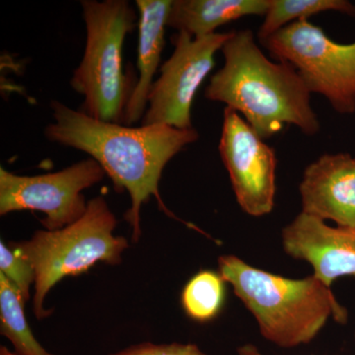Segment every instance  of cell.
Here are the masks:
<instances>
[{
    "mask_svg": "<svg viewBox=\"0 0 355 355\" xmlns=\"http://www.w3.org/2000/svg\"><path fill=\"white\" fill-rule=\"evenodd\" d=\"M53 121L44 128L51 142L89 154L121 190L128 191L130 209L125 220L132 227V242L141 235L140 209L154 196L159 207L173 216L163 203L159 182L163 170L184 147L198 139L196 128L179 130L166 125L128 127L91 118L62 102H51Z\"/></svg>",
    "mask_w": 355,
    "mask_h": 355,
    "instance_id": "obj_1",
    "label": "cell"
},
{
    "mask_svg": "<svg viewBox=\"0 0 355 355\" xmlns=\"http://www.w3.org/2000/svg\"><path fill=\"white\" fill-rule=\"evenodd\" d=\"M224 64L210 78L205 98L224 103L244 116L261 139L294 125L304 135L321 130L311 93L291 65L272 62L256 43L252 30L231 31L221 49Z\"/></svg>",
    "mask_w": 355,
    "mask_h": 355,
    "instance_id": "obj_2",
    "label": "cell"
},
{
    "mask_svg": "<svg viewBox=\"0 0 355 355\" xmlns=\"http://www.w3.org/2000/svg\"><path fill=\"white\" fill-rule=\"evenodd\" d=\"M218 272L253 314L261 336L284 349L308 345L330 318L345 324L349 312L315 275L287 279L248 265L233 254L218 259Z\"/></svg>",
    "mask_w": 355,
    "mask_h": 355,
    "instance_id": "obj_3",
    "label": "cell"
},
{
    "mask_svg": "<svg viewBox=\"0 0 355 355\" xmlns=\"http://www.w3.org/2000/svg\"><path fill=\"white\" fill-rule=\"evenodd\" d=\"M86 44L70 85L84 102L79 111L106 123H123L137 77L123 69L125 37L137 25V14L127 0H83Z\"/></svg>",
    "mask_w": 355,
    "mask_h": 355,
    "instance_id": "obj_4",
    "label": "cell"
},
{
    "mask_svg": "<svg viewBox=\"0 0 355 355\" xmlns=\"http://www.w3.org/2000/svg\"><path fill=\"white\" fill-rule=\"evenodd\" d=\"M116 218L103 197L89 200L78 220L58 230H38L28 241L10 243L9 247L29 261L35 272L34 313L39 320L50 315L44 299L58 282L87 272L98 263L114 266L128 241L114 236Z\"/></svg>",
    "mask_w": 355,
    "mask_h": 355,
    "instance_id": "obj_5",
    "label": "cell"
},
{
    "mask_svg": "<svg viewBox=\"0 0 355 355\" xmlns=\"http://www.w3.org/2000/svg\"><path fill=\"white\" fill-rule=\"evenodd\" d=\"M261 44L277 62L293 67L310 93L324 96L336 113L355 114V42L336 43L303 19Z\"/></svg>",
    "mask_w": 355,
    "mask_h": 355,
    "instance_id": "obj_6",
    "label": "cell"
},
{
    "mask_svg": "<svg viewBox=\"0 0 355 355\" xmlns=\"http://www.w3.org/2000/svg\"><path fill=\"white\" fill-rule=\"evenodd\" d=\"M105 175L93 158L38 176H19L0 168V214L34 210L46 214L42 221L46 230L67 227L87 209L83 191L101 182Z\"/></svg>",
    "mask_w": 355,
    "mask_h": 355,
    "instance_id": "obj_7",
    "label": "cell"
},
{
    "mask_svg": "<svg viewBox=\"0 0 355 355\" xmlns=\"http://www.w3.org/2000/svg\"><path fill=\"white\" fill-rule=\"evenodd\" d=\"M231 32L193 38L184 32L173 37L175 50L160 67L148 96L141 125L193 128L191 106L198 88L214 69V57Z\"/></svg>",
    "mask_w": 355,
    "mask_h": 355,
    "instance_id": "obj_8",
    "label": "cell"
},
{
    "mask_svg": "<svg viewBox=\"0 0 355 355\" xmlns=\"http://www.w3.org/2000/svg\"><path fill=\"white\" fill-rule=\"evenodd\" d=\"M219 153L243 211L265 216L275 209L277 154L233 109H224Z\"/></svg>",
    "mask_w": 355,
    "mask_h": 355,
    "instance_id": "obj_9",
    "label": "cell"
},
{
    "mask_svg": "<svg viewBox=\"0 0 355 355\" xmlns=\"http://www.w3.org/2000/svg\"><path fill=\"white\" fill-rule=\"evenodd\" d=\"M282 240L286 253L307 261L313 275L326 286L342 277H355V227H331L301 212L282 229Z\"/></svg>",
    "mask_w": 355,
    "mask_h": 355,
    "instance_id": "obj_10",
    "label": "cell"
},
{
    "mask_svg": "<svg viewBox=\"0 0 355 355\" xmlns=\"http://www.w3.org/2000/svg\"><path fill=\"white\" fill-rule=\"evenodd\" d=\"M302 212L355 227V158L326 153L306 168L299 186Z\"/></svg>",
    "mask_w": 355,
    "mask_h": 355,
    "instance_id": "obj_11",
    "label": "cell"
},
{
    "mask_svg": "<svg viewBox=\"0 0 355 355\" xmlns=\"http://www.w3.org/2000/svg\"><path fill=\"white\" fill-rule=\"evenodd\" d=\"M139 9V48L137 86L125 110L123 125L132 127L142 121L147 108L154 76L160 67L165 32L172 0H137Z\"/></svg>",
    "mask_w": 355,
    "mask_h": 355,
    "instance_id": "obj_12",
    "label": "cell"
},
{
    "mask_svg": "<svg viewBox=\"0 0 355 355\" xmlns=\"http://www.w3.org/2000/svg\"><path fill=\"white\" fill-rule=\"evenodd\" d=\"M270 0H172L167 26L193 38L214 34L217 28L245 17L265 16Z\"/></svg>",
    "mask_w": 355,
    "mask_h": 355,
    "instance_id": "obj_13",
    "label": "cell"
},
{
    "mask_svg": "<svg viewBox=\"0 0 355 355\" xmlns=\"http://www.w3.org/2000/svg\"><path fill=\"white\" fill-rule=\"evenodd\" d=\"M25 304L15 287L0 273V329L16 355H53L33 335L26 320Z\"/></svg>",
    "mask_w": 355,
    "mask_h": 355,
    "instance_id": "obj_14",
    "label": "cell"
},
{
    "mask_svg": "<svg viewBox=\"0 0 355 355\" xmlns=\"http://www.w3.org/2000/svg\"><path fill=\"white\" fill-rule=\"evenodd\" d=\"M336 11L355 17V4L349 0H270V8L258 32L261 43L286 26L316 14Z\"/></svg>",
    "mask_w": 355,
    "mask_h": 355,
    "instance_id": "obj_15",
    "label": "cell"
},
{
    "mask_svg": "<svg viewBox=\"0 0 355 355\" xmlns=\"http://www.w3.org/2000/svg\"><path fill=\"white\" fill-rule=\"evenodd\" d=\"M225 280L214 270H200L184 286L181 303L188 317L200 323L212 321L225 304Z\"/></svg>",
    "mask_w": 355,
    "mask_h": 355,
    "instance_id": "obj_16",
    "label": "cell"
},
{
    "mask_svg": "<svg viewBox=\"0 0 355 355\" xmlns=\"http://www.w3.org/2000/svg\"><path fill=\"white\" fill-rule=\"evenodd\" d=\"M0 273L15 287L26 304L30 299V288L35 284L34 270L29 261L3 242L0 243Z\"/></svg>",
    "mask_w": 355,
    "mask_h": 355,
    "instance_id": "obj_17",
    "label": "cell"
},
{
    "mask_svg": "<svg viewBox=\"0 0 355 355\" xmlns=\"http://www.w3.org/2000/svg\"><path fill=\"white\" fill-rule=\"evenodd\" d=\"M109 355H207L193 343H141Z\"/></svg>",
    "mask_w": 355,
    "mask_h": 355,
    "instance_id": "obj_18",
    "label": "cell"
},
{
    "mask_svg": "<svg viewBox=\"0 0 355 355\" xmlns=\"http://www.w3.org/2000/svg\"><path fill=\"white\" fill-rule=\"evenodd\" d=\"M238 355H263L253 345H245L238 349Z\"/></svg>",
    "mask_w": 355,
    "mask_h": 355,
    "instance_id": "obj_19",
    "label": "cell"
},
{
    "mask_svg": "<svg viewBox=\"0 0 355 355\" xmlns=\"http://www.w3.org/2000/svg\"><path fill=\"white\" fill-rule=\"evenodd\" d=\"M0 355H16L14 354V352H10L8 349H7L6 347H3L2 345L1 347H0Z\"/></svg>",
    "mask_w": 355,
    "mask_h": 355,
    "instance_id": "obj_20",
    "label": "cell"
}]
</instances>
